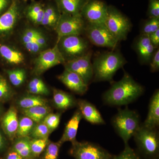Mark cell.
<instances>
[{
    "label": "cell",
    "instance_id": "1",
    "mask_svg": "<svg viewBox=\"0 0 159 159\" xmlns=\"http://www.w3.org/2000/svg\"><path fill=\"white\" fill-rule=\"evenodd\" d=\"M144 92L143 87L125 71L122 79L114 82L104 93L102 100L111 106L127 105L135 101Z\"/></svg>",
    "mask_w": 159,
    "mask_h": 159
},
{
    "label": "cell",
    "instance_id": "2",
    "mask_svg": "<svg viewBox=\"0 0 159 159\" xmlns=\"http://www.w3.org/2000/svg\"><path fill=\"white\" fill-rule=\"evenodd\" d=\"M126 61L119 51H111L100 54L93 64L94 82H111L116 72L126 64Z\"/></svg>",
    "mask_w": 159,
    "mask_h": 159
},
{
    "label": "cell",
    "instance_id": "3",
    "mask_svg": "<svg viewBox=\"0 0 159 159\" xmlns=\"http://www.w3.org/2000/svg\"><path fill=\"white\" fill-rule=\"evenodd\" d=\"M111 125L124 144H129L142 124L139 114L128 107L119 109L111 119Z\"/></svg>",
    "mask_w": 159,
    "mask_h": 159
},
{
    "label": "cell",
    "instance_id": "4",
    "mask_svg": "<svg viewBox=\"0 0 159 159\" xmlns=\"http://www.w3.org/2000/svg\"><path fill=\"white\" fill-rule=\"evenodd\" d=\"M139 153L143 159H159V135L157 129L141 125L134 136Z\"/></svg>",
    "mask_w": 159,
    "mask_h": 159
},
{
    "label": "cell",
    "instance_id": "5",
    "mask_svg": "<svg viewBox=\"0 0 159 159\" xmlns=\"http://www.w3.org/2000/svg\"><path fill=\"white\" fill-rule=\"evenodd\" d=\"M57 47L65 61L84 55L89 51L87 40L80 35H68L57 39Z\"/></svg>",
    "mask_w": 159,
    "mask_h": 159
},
{
    "label": "cell",
    "instance_id": "6",
    "mask_svg": "<svg viewBox=\"0 0 159 159\" xmlns=\"http://www.w3.org/2000/svg\"><path fill=\"white\" fill-rule=\"evenodd\" d=\"M105 25L118 42L125 40L131 28L129 19L113 6H108Z\"/></svg>",
    "mask_w": 159,
    "mask_h": 159
},
{
    "label": "cell",
    "instance_id": "7",
    "mask_svg": "<svg viewBox=\"0 0 159 159\" xmlns=\"http://www.w3.org/2000/svg\"><path fill=\"white\" fill-rule=\"evenodd\" d=\"M84 33L89 41L98 47L115 49L119 42L111 34L105 24L86 23Z\"/></svg>",
    "mask_w": 159,
    "mask_h": 159
},
{
    "label": "cell",
    "instance_id": "8",
    "mask_svg": "<svg viewBox=\"0 0 159 159\" xmlns=\"http://www.w3.org/2000/svg\"><path fill=\"white\" fill-rule=\"evenodd\" d=\"M85 21L81 15L61 14L55 28L57 39L68 35H80L84 33Z\"/></svg>",
    "mask_w": 159,
    "mask_h": 159
},
{
    "label": "cell",
    "instance_id": "9",
    "mask_svg": "<svg viewBox=\"0 0 159 159\" xmlns=\"http://www.w3.org/2000/svg\"><path fill=\"white\" fill-rule=\"evenodd\" d=\"M72 144L70 153L75 159H113V156L95 143L77 141Z\"/></svg>",
    "mask_w": 159,
    "mask_h": 159
},
{
    "label": "cell",
    "instance_id": "10",
    "mask_svg": "<svg viewBox=\"0 0 159 159\" xmlns=\"http://www.w3.org/2000/svg\"><path fill=\"white\" fill-rule=\"evenodd\" d=\"M65 62V60L56 44L53 48L46 49L38 54L34 61L33 72L40 75L51 68Z\"/></svg>",
    "mask_w": 159,
    "mask_h": 159
},
{
    "label": "cell",
    "instance_id": "11",
    "mask_svg": "<svg viewBox=\"0 0 159 159\" xmlns=\"http://www.w3.org/2000/svg\"><path fill=\"white\" fill-rule=\"evenodd\" d=\"M92 57V52L89 51L81 57L65 61L63 64L65 69L78 74L89 86L93 79Z\"/></svg>",
    "mask_w": 159,
    "mask_h": 159
},
{
    "label": "cell",
    "instance_id": "12",
    "mask_svg": "<svg viewBox=\"0 0 159 159\" xmlns=\"http://www.w3.org/2000/svg\"><path fill=\"white\" fill-rule=\"evenodd\" d=\"M108 6L101 0H87L80 15L86 22L105 24Z\"/></svg>",
    "mask_w": 159,
    "mask_h": 159
},
{
    "label": "cell",
    "instance_id": "13",
    "mask_svg": "<svg viewBox=\"0 0 159 159\" xmlns=\"http://www.w3.org/2000/svg\"><path fill=\"white\" fill-rule=\"evenodd\" d=\"M22 13V6L19 0H12L10 6L0 15V36L11 33Z\"/></svg>",
    "mask_w": 159,
    "mask_h": 159
},
{
    "label": "cell",
    "instance_id": "14",
    "mask_svg": "<svg viewBox=\"0 0 159 159\" xmlns=\"http://www.w3.org/2000/svg\"><path fill=\"white\" fill-rule=\"evenodd\" d=\"M58 79L70 90L79 95H84L88 89V85L78 74L65 69Z\"/></svg>",
    "mask_w": 159,
    "mask_h": 159
},
{
    "label": "cell",
    "instance_id": "15",
    "mask_svg": "<svg viewBox=\"0 0 159 159\" xmlns=\"http://www.w3.org/2000/svg\"><path fill=\"white\" fill-rule=\"evenodd\" d=\"M77 106L82 118L86 121L94 125L105 124L101 114L91 102L84 99H79L77 101Z\"/></svg>",
    "mask_w": 159,
    "mask_h": 159
},
{
    "label": "cell",
    "instance_id": "16",
    "mask_svg": "<svg viewBox=\"0 0 159 159\" xmlns=\"http://www.w3.org/2000/svg\"><path fill=\"white\" fill-rule=\"evenodd\" d=\"M135 48L140 61L143 64L150 62L157 49L151 43L148 35L143 34H141L137 39Z\"/></svg>",
    "mask_w": 159,
    "mask_h": 159
},
{
    "label": "cell",
    "instance_id": "17",
    "mask_svg": "<svg viewBox=\"0 0 159 159\" xmlns=\"http://www.w3.org/2000/svg\"><path fill=\"white\" fill-rule=\"evenodd\" d=\"M143 126L150 129H157L159 125V90L157 89L151 98L148 115Z\"/></svg>",
    "mask_w": 159,
    "mask_h": 159
},
{
    "label": "cell",
    "instance_id": "18",
    "mask_svg": "<svg viewBox=\"0 0 159 159\" xmlns=\"http://www.w3.org/2000/svg\"><path fill=\"white\" fill-rule=\"evenodd\" d=\"M18 124L17 110L13 107H11L2 120L3 130L10 140H13L16 137Z\"/></svg>",
    "mask_w": 159,
    "mask_h": 159
},
{
    "label": "cell",
    "instance_id": "19",
    "mask_svg": "<svg viewBox=\"0 0 159 159\" xmlns=\"http://www.w3.org/2000/svg\"><path fill=\"white\" fill-rule=\"evenodd\" d=\"M80 111L77 110L67 123L63 134L58 142L62 145L65 142H70L73 143L77 141V131L80 122L82 119Z\"/></svg>",
    "mask_w": 159,
    "mask_h": 159
},
{
    "label": "cell",
    "instance_id": "20",
    "mask_svg": "<svg viewBox=\"0 0 159 159\" xmlns=\"http://www.w3.org/2000/svg\"><path fill=\"white\" fill-rule=\"evenodd\" d=\"M0 57L8 64L20 66L25 62L24 54L14 47L6 44H0Z\"/></svg>",
    "mask_w": 159,
    "mask_h": 159
},
{
    "label": "cell",
    "instance_id": "21",
    "mask_svg": "<svg viewBox=\"0 0 159 159\" xmlns=\"http://www.w3.org/2000/svg\"><path fill=\"white\" fill-rule=\"evenodd\" d=\"M20 40L26 51L33 55H38L43 51L36 42L34 28L24 29L20 36Z\"/></svg>",
    "mask_w": 159,
    "mask_h": 159
},
{
    "label": "cell",
    "instance_id": "22",
    "mask_svg": "<svg viewBox=\"0 0 159 159\" xmlns=\"http://www.w3.org/2000/svg\"><path fill=\"white\" fill-rule=\"evenodd\" d=\"M60 13L70 15L80 14L87 0H54Z\"/></svg>",
    "mask_w": 159,
    "mask_h": 159
},
{
    "label": "cell",
    "instance_id": "23",
    "mask_svg": "<svg viewBox=\"0 0 159 159\" xmlns=\"http://www.w3.org/2000/svg\"><path fill=\"white\" fill-rule=\"evenodd\" d=\"M53 101L56 107L65 111L77 105V101L70 94L60 90H53Z\"/></svg>",
    "mask_w": 159,
    "mask_h": 159
},
{
    "label": "cell",
    "instance_id": "24",
    "mask_svg": "<svg viewBox=\"0 0 159 159\" xmlns=\"http://www.w3.org/2000/svg\"><path fill=\"white\" fill-rule=\"evenodd\" d=\"M60 15L56 5L48 4L44 6L43 16L40 25L48 29L55 30Z\"/></svg>",
    "mask_w": 159,
    "mask_h": 159
},
{
    "label": "cell",
    "instance_id": "25",
    "mask_svg": "<svg viewBox=\"0 0 159 159\" xmlns=\"http://www.w3.org/2000/svg\"><path fill=\"white\" fill-rule=\"evenodd\" d=\"M44 5L39 2H31L24 10L26 17L35 25H40L43 16Z\"/></svg>",
    "mask_w": 159,
    "mask_h": 159
},
{
    "label": "cell",
    "instance_id": "26",
    "mask_svg": "<svg viewBox=\"0 0 159 159\" xmlns=\"http://www.w3.org/2000/svg\"><path fill=\"white\" fill-rule=\"evenodd\" d=\"M31 140L29 137L18 138L15 141L11 149L24 159H33L31 150Z\"/></svg>",
    "mask_w": 159,
    "mask_h": 159
},
{
    "label": "cell",
    "instance_id": "27",
    "mask_svg": "<svg viewBox=\"0 0 159 159\" xmlns=\"http://www.w3.org/2000/svg\"><path fill=\"white\" fill-rule=\"evenodd\" d=\"M51 109L47 105L38 106L23 109L24 116L29 117L36 123L43 121L45 117L50 113Z\"/></svg>",
    "mask_w": 159,
    "mask_h": 159
},
{
    "label": "cell",
    "instance_id": "28",
    "mask_svg": "<svg viewBox=\"0 0 159 159\" xmlns=\"http://www.w3.org/2000/svg\"><path fill=\"white\" fill-rule=\"evenodd\" d=\"M47 100L38 95H29L21 98L18 102L19 106L22 109H25L38 106L47 105Z\"/></svg>",
    "mask_w": 159,
    "mask_h": 159
},
{
    "label": "cell",
    "instance_id": "29",
    "mask_svg": "<svg viewBox=\"0 0 159 159\" xmlns=\"http://www.w3.org/2000/svg\"><path fill=\"white\" fill-rule=\"evenodd\" d=\"M35 122L29 117L24 116L19 120L16 136L18 138L29 137L35 125Z\"/></svg>",
    "mask_w": 159,
    "mask_h": 159
},
{
    "label": "cell",
    "instance_id": "30",
    "mask_svg": "<svg viewBox=\"0 0 159 159\" xmlns=\"http://www.w3.org/2000/svg\"><path fill=\"white\" fill-rule=\"evenodd\" d=\"M30 94L35 95H48L49 91L45 84L40 78L35 77L31 80L28 87Z\"/></svg>",
    "mask_w": 159,
    "mask_h": 159
},
{
    "label": "cell",
    "instance_id": "31",
    "mask_svg": "<svg viewBox=\"0 0 159 159\" xmlns=\"http://www.w3.org/2000/svg\"><path fill=\"white\" fill-rule=\"evenodd\" d=\"M6 73L10 83L15 87L21 85L25 82L27 77L25 70L22 68L8 70Z\"/></svg>",
    "mask_w": 159,
    "mask_h": 159
},
{
    "label": "cell",
    "instance_id": "32",
    "mask_svg": "<svg viewBox=\"0 0 159 159\" xmlns=\"http://www.w3.org/2000/svg\"><path fill=\"white\" fill-rule=\"evenodd\" d=\"M48 139H33L31 140V150L33 158L38 157L43 152L48 143Z\"/></svg>",
    "mask_w": 159,
    "mask_h": 159
},
{
    "label": "cell",
    "instance_id": "33",
    "mask_svg": "<svg viewBox=\"0 0 159 159\" xmlns=\"http://www.w3.org/2000/svg\"><path fill=\"white\" fill-rule=\"evenodd\" d=\"M61 146L59 142H49L44 150L42 159H57L60 148Z\"/></svg>",
    "mask_w": 159,
    "mask_h": 159
},
{
    "label": "cell",
    "instance_id": "34",
    "mask_svg": "<svg viewBox=\"0 0 159 159\" xmlns=\"http://www.w3.org/2000/svg\"><path fill=\"white\" fill-rule=\"evenodd\" d=\"M51 133L49 128L43 121L34 125L31 134L33 139H48Z\"/></svg>",
    "mask_w": 159,
    "mask_h": 159
},
{
    "label": "cell",
    "instance_id": "35",
    "mask_svg": "<svg viewBox=\"0 0 159 159\" xmlns=\"http://www.w3.org/2000/svg\"><path fill=\"white\" fill-rule=\"evenodd\" d=\"M12 91L7 80L0 75V101H8L12 97Z\"/></svg>",
    "mask_w": 159,
    "mask_h": 159
},
{
    "label": "cell",
    "instance_id": "36",
    "mask_svg": "<svg viewBox=\"0 0 159 159\" xmlns=\"http://www.w3.org/2000/svg\"><path fill=\"white\" fill-rule=\"evenodd\" d=\"M60 118V114L49 113L45 117L43 122L48 126L51 133L58 127Z\"/></svg>",
    "mask_w": 159,
    "mask_h": 159
},
{
    "label": "cell",
    "instance_id": "37",
    "mask_svg": "<svg viewBox=\"0 0 159 159\" xmlns=\"http://www.w3.org/2000/svg\"><path fill=\"white\" fill-rule=\"evenodd\" d=\"M113 159H143L138 152L131 148L129 144L125 145V148L118 155L113 156Z\"/></svg>",
    "mask_w": 159,
    "mask_h": 159
},
{
    "label": "cell",
    "instance_id": "38",
    "mask_svg": "<svg viewBox=\"0 0 159 159\" xmlns=\"http://www.w3.org/2000/svg\"><path fill=\"white\" fill-rule=\"evenodd\" d=\"M159 29V18H149L144 24L142 34L149 35Z\"/></svg>",
    "mask_w": 159,
    "mask_h": 159
},
{
    "label": "cell",
    "instance_id": "39",
    "mask_svg": "<svg viewBox=\"0 0 159 159\" xmlns=\"http://www.w3.org/2000/svg\"><path fill=\"white\" fill-rule=\"evenodd\" d=\"M34 34L36 42L43 51L48 49L49 41L47 35L42 31L36 29H34Z\"/></svg>",
    "mask_w": 159,
    "mask_h": 159
},
{
    "label": "cell",
    "instance_id": "40",
    "mask_svg": "<svg viewBox=\"0 0 159 159\" xmlns=\"http://www.w3.org/2000/svg\"><path fill=\"white\" fill-rule=\"evenodd\" d=\"M147 14L149 18H159V0H148Z\"/></svg>",
    "mask_w": 159,
    "mask_h": 159
},
{
    "label": "cell",
    "instance_id": "41",
    "mask_svg": "<svg viewBox=\"0 0 159 159\" xmlns=\"http://www.w3.org/2000/svg\"><path fill=\"white\" fill-rule=\"evenodd\" d=\"M150 70L152 72H157L159 70V50L157 48L152 57L150 62Z\"/></svg>",
    "mask_w": 159,
    "mask_h": 159
},
{
    "label": "cell",
    "instance_id": "42",
    "mask_svg": "<svg viewBox=\"0 0 159 159\" xmlns=\"http://www.w3.org/2000/svg\"><path fill=\"white\" fill-rule=\"evenodd\" d=\"M151 43L156 48H158L159 46V29L148 35Z\"/></svg>",
    "mask_w": 159,
    "mask_h": 159
},
{
    "label": "cell",
    "instance_id": "43",
    "mask_svg": "<svg viewBox=\"0 0 159 159\" xmlns=\"http://www.w3.org/2000/svg\"><path fill=\"white\" fill-rule=\"evenodd\" d=\"M12 0H0V15L9 8Z\"/></svg>",
    "mask_w": 159,
    "mask_h": 159
},
{
    "label": "cell",
    "instance_id": "44",
    "mask_svg": "<svg viewBox=\"0 0 159 159\" xmlns=\"http://www.w3.org/2000/svg\"><path fill=\"white\" fill-rule=\"evenodd\" d=\"M4 159H24L16 152L11 149L6 155Z\"/></svg>",
    "mask_w": 159,
    "mask_h": 159
},
{
    "label": "cell",
    "instance_id": "45",
    "mask_svg": "<svg viewBox=\"0 0 159 159\" xmlns=\"http://www.w3.org/2000/svg\"><path fill=\"white\" fill-rule=\"evenodd\" d=\"M0 140H2V141H6V139H5L4 136H3L2 134L1 133V132H0Z\"/></svg>",
    "mask_w": 159,
    "mask_h": 159
},
{
    "label": "cell",
    "instance_id": "46",
    "mask_svg": "<svg viewBox=\"0 0 159 159\" xmlns=\"http://www.w3.org/2000/svg\"><path fill=\"white\" fill-rule=\"evenodd\" d=\"M1 108H0V113H1Z\"/></svg>",
    "mask_w": 159,
    "mask_h": 159
},
{
    "label": "cell",
    "instance_id": "47",
    "mask_svg": "<svg viewBox=\"0 0 159 159\" xmlns=\"http://www.w3.org/2000/svg\"></svg>",
    "mask_w": 159,
    "mask_h": 159
}]
</instances>
